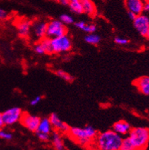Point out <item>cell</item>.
<instances>
[{
  "label": "cell",
  "instance_id": "cell-26",
  "mask_svg": "<svg viewBox=\"0 0 149 150\" xmlns=\"http://www.w3.org/2000/svg\"><path fill=\"white\" fill-rule=\"evenodd\" d=\"M34 50L35 53H37V54H40V55L46 54L45 50H44V47H43V46H42L41 44L40 43V41H37L36 44H34Z\"/></svg>",
  "mask_w": 149,
  "mask_h": 150
},
{
  "label": "cell",
  "instance_id": "cell-16",
  "mask_svg": "<svg viewBox=\"0 0 149 150\" xmlns=\"http://www.w3.org/2000/svg\"><path fill=\"white\" fill-rule=\"evenodd\" d=\"M51 139H52V143H53L55 150H66L64 142L62 138V134L56 130L53 131Z\"/></svg>",
  "mask_w": 149,
  "mask_h": 150
},
{
  "label": "cell",
  "instance_id": "cell-29",
  "mask_svg": "<svg viewBox=\"0 0 149 150\" xmlns=\"http://www.w3.org/2000/svg\"><path fill=\"white\" fill-rule=\"evenodd\" d=\"M8 13L7 12V11L0 8V21L6 20L8 18Z\"/></svg>",
  "mask_w": 149,
  "mask_h": 150
},
{
  "label": "cell",
  "instance_id": "cell-11",
  "mask_svg": "<svg viewBox=\"0 0 149 150\" xmlns=\"http://www.w3.org/2000/svg\"><path fill=\"white\" fill-rule=\"evenodd\" d=\"M125 6L128 11L136 15H141L144 12L145 0H124Z\"/></svg>",
  "mask_w": 149,
  "mask_h": 150
},
{
  "label": "cell",
  "instance_id": "cell-3",
  "mask_svg": "<svg viewBox=\"0 0 149 150\" xmlns=\"http://www.w3.org/2000/svg\"><path fill=\"white\" fill-rule=\"evenodd\" d=\"M128 137L133 145L135 150H145L149 143V128H132Z\"/></svg>",
  "mask_w": 149,
  "mask_h": 150
},
{
  "label": "cell",
  "instance_id": "cell-24",
  "mask_svg": "<svg viewBox=\"0 0 149 150\" xmlns=\"http://www.w3.org/2000/svg\"><path fill=\"white\" fill-rule=\"evenodd\" d=\"M12 137L13 136L11 132L8 131L3 128L0 129V139H4V140H11Z\"/></svg>",
  "mask_w": 149,
  "mask_h": 150
},
{
  "label": "cell",
  "instance_id": "cell-21",
  "mask_svg": "<svg viewBox=\"0 0 149 150\" xmlns=\"http://www.w3.org/2000/svg\"><path fill=\"white\" fill-rule=\"evenodd\" d=\"M56 75L58 76L59 78L62 79V80H64L67 82H72L74 80V77L72 76L66 72V71H63L62 69H59V70L56 71Z\"/></svg>",
  "mask_w": 149,
  "mask_h": 150
},
{
  "label": "cell",
  "instance_id": "cell-25",
  "mask_svg": "<svg viewBox=\"0 0 149 150\" xmlns=\"http://www.w3.org/2000/svg\"><path fill=\"white\" fill-rule=\"evenodd\" d=\"M81 30L85 31V33H88V34H94L97 30V27L94 24H87L86 23Z\"/></svg>",
  "mask_w": 149,
  "mask_h": 150
},
{
  "label": "cell",
  "instance_id": "cell-2",
  "mask_svg": "<svg viewBox=\"0 0 149 150\" xmlns=\"http://www.w3.org/2000/svg\"><path fill=\"white\" fill-rule=\"evenodd\" d=\"M70 137L81 146H89L94 142L97 135V132L92 126L85 127H70L68 133Z\"/></svg>",
  "mask_w": 149,
  "mask_h": 150
},
{
  "label": "cell",
  "instance_id": "cell-12",
  "mask_svg": "<svg viewBox=\"0 0 149 150\" xmlns=\"http://www.w3.org/2000/svg\"><path fill=\"white\" fill-rule=\"evenodd\" d=\"M133 84L141 93L145 95H149V76H142L135 80Z\"/></svg>",
  "mask_w": 149,
  "mask_h": 150
},
{
  "label": "cell",
  "instance_id": "cell-15",
  "mask_svg": "<svg viewBox=\"0 0 149 150\" xmlns=\"http://www.w3.org/2000/svg\"><path fill=\"white\" fill-rule=\"evenodd\" d=\"M53 127L50 123L49 117H44L41 118L40 124L38 126V128L37 129L36 133H45V134H49L53 133Z\"/></svg>",
  "mask_w": 149,
  "mask_h": 150
},
{
  "label": "cell",
  "instance_id": "cell-8",
  "mask_svg": "<svg viewBox=\"0 0 149 150\" xmlns=\"http://www.w3.org/2000/svg\"><path fill=\"white\" fill-rule=\"evenodd\" d=\"M47 22L42 20H37L32 22L30 33L33 37L37 40V41L41 40L47 37Z\"/></svg>",
  "mask_w": 149,
  "mask_h": 150
},
{
  "label": "cell",
  "instance_id": "cell-19",
  "mask_svg": "<svg viewBox=\"0 0 149 150\" xmlns=\"http://www.w3.org/2000/svg\"><path fill=\"white\" fill-rule=\"evenodd\" d=\"M85 40L86 43L91 45H97L100 42V38L96 34H88L85 37Z\"/></svg>",
  "mask_w": 149,
  "mask_h": 150
},
{
  "label": "cell",
  "instance_id": "cell-33",
  "mask_svg": "<svg viewBox=\"0 0 149 150\" xmlns=\"http://www.w3.org/2000/svg\"><path fill=\"white\" fill-rule=\"evenodd\" d=\"M53 1H55V2L62 4V5H64V6H68V0H53Z\"/></svg>",
  "mask_w": 149,
  "mask_h": 150
},
{
  "label": "cell",
  "instance_id": "cell-13",
  "mask_svg": "<svg viewBox=\"0 0 149 150\" xmlns=\"http://www.w3.org/2000/svg\"><path fill=\"white\" fill-rule=\"evenodd\" d=\"M132 127L128 122L125 120H119L113 125V130L120 136L129 135Z\"/></svg>",
  "mask_w": 149,
  "mask_h": 150
},
{
  "label": "cell",
  "instance_id": "cell-36",
  "mask_svg": "<svg viewBox=\"0 0 149 150\" xmlns=\"http://www.w3.org/2000/svg\"><path fill=\"white\" fill-rule=\"evenodd\" d=\"M145 38H147L148 39H149V29H148V32H147V34H146Z\"/></svg>",
  "mask_w": 149,
  "mask_h": 150
},
{
  "label": "cell",
  "instance_id": "cell-4",
  "mask_svg": "<svg viewBox=\"0 0 149 150\" xmlns=\"http://www.w3.org/2000/svg\"><path fill=\"white\" fill-rule=\"evenodd\" d=\"M72 47V40L67 34L51 39V48L53 53H67L71 50Z\"/></svg>",
  "mask_w": 149,
  "mask_h": 150
},
{
  "label": "cell",
  "instance_id": "cell-28",
  "mask_svg": "<svg viewBox=\"0 0 149 150\" xmlns=\"http://www.w3.org/2000/svg\"><path fill=\"white\" fill-rule=\"evenodd\" d=\"M37 137L39 138V139H40V141H42V142H47V141H49V139H50V136H49V134L37 133Z\"/></svg>",
  "mask_w": 149,
  "mask_h": 150
},
{
  "label": "cell",
  "instance_id": "cell-18",
  "mask_svg": "<svg viewBox=\"0 0 149 150\" xmlns=\"http://www.w3.org/2000/svg\"><path fill=\"white\" fill-rule=\"evenodd\" d=\"M68 6L71 11L76 15H81L84 13L83 8L80 0H69Z\"/></svg>",
  "mask_w": 149,
  "mask_h": 150
},
{
  "label": "cell",
  "instance_id": "cell-30",
  "mask_svg": "<svg viewBox=\"0 0 149 150\" xmlns=\"http://www.w3.org/2000/svg\"><path fill=\"white\" fill-rule=\"evenodd\" d=\"M42 100V96H40V95H38V96H36L35 98H34L30 101V105H32V106H36L37 105H38L39 103Z\"/></svg>",
  "mask_w": 149,
  "mask_h": 150
},
{
  "label": "cell",
  "instance_id": "cell-27",
  "mask_svg": "<svg viewBox=\"0 0 149 150\" xmlns=\"http://www.w3.org/2000/svg\"><path fill=\"white\" fill-rule=\"evenodd\" d=\"M114 42H115L117 44H118V45L125 46L127 45V44L129 43V40L127 38H122V37H116V38H114Z\"/></svg>",
  "mask_w": 149,
  "mask_h": 150
},
{
  "label": "cell",
  "instance_id": "cell-17",
  "mask_svg": "<svg viewBox=\"0 0 149 150\" xmlns=\"http://www.w3.org/2000/svg\"><path fill=\"white\" fill-rule=\"evenodd\" d=\"M81 6L83 8L84 13L88 15V16L94 17L97 13L96 7H95L94 2L91 0H80Z\"/></svg>",
  "mask_w": 149,
  "mask_h": 150
},
{
  "label": "cell",
  "instance_id": "cell-32",
  "mask_svg": "<svg viewBox=\"0 0 149 150\" xmlns=\"http://www.w3.org/2000/svg\"><path fill=\"white\" fill-rule=\"evenodd\" d=\"M144 11L149 13V2L148 1H145L144 4Z\"/></svg>",
  "mask_w": 149,
  "mask_h": 150
},
{
  "label": "cell",
  "instance_id": "cell-35",
  "mask_svg": "<svg viewBox=\"0 0 149 150\" xmlns=\"http://www.w3.org/2000/svg\"><path fill=\"white\" fill-rule=\"evenodd\" d=\"M3 127H4V123H3V120H2V114L0 113V129L3 128Z\"/></svg>",
  "mask_w": 149,
  "mask_h": 150
},
{
  "label": "cell",
  "instance_id": "cell-34",
  "mask_svg": "<svg viewBox=\"0 0 149 150\" xmlns=\"http://www.w3.org/2000/svg\"><path fill=\"white\" fill-rule=\"evenodd\" d=\"M128 16L132 21H133V20L136 18V17L137 15H136L134 13H132V12H130V11H128Z\"/></svg>",
  "mask_w": 149,
  "mask_h": 150
},
{
  "label": "cell",
  "instance_id": "cell-23",
  "mask_svg": "<svg viewBox=\"0 0 149 150\" xmlns=\"http://www.w3.org/2000/svg\"><path fill=\"white\" fill-rule=\"evenodd\" d=\"M59 20L62 21L65 25H72L73 23H75L74 21V18L69 15H67V14H63V15H61L60 17H59Z\"/></svg>",
  "mask_w": 149,
  "mask_h": 150
},
{
  "label": "cell",
  "instance_id": "cell-37",
  "mask_svg": "<svg viewBox=\"0 0 149 150\" xmlns=\"http://www.w3.org/2000/svg\"><path fill=\"white\" fill-rule=\"evenodd\" d=\"M145 1H148V2H149V0H145Z\"/></svg>",
  "mask_w": 149,
  "mask_h": 150
},
{
  "label": "cell",
  "instance_id": "cell-5",
  "mask_svg": "<svg viewBox=\"0 0 149 150\" xmlns=\"http://www.w3.org/2000/svg\"><path fill=\"white\" fill-rule=\"evenodd\" d=\"M68 28L60 20L53 19L47 22V37L50 39L67 34Z\"/></svg>",
  "mask_w": 149,
  "mask_h": 150
},
{
  "label": "cell",
  "instance_id": "cell-31",
  "mask_svg": "<svg viewBox=\"0 0 149 150\" xmlns=\"http://www.w3.org/2000/svg\"><path fill=\"white\" fill-rule=\"evenodd\" d=\"M74 24H75V26H76L77 28L81 30V29L83 28V27L85 26V24H86V22H85L84 21H76V22H75Z\"/></svg>",
  "mask_w": 149,
  "mask_h": 150
},
{
  "label": "cell",
  "instance_id": "cell-14",
  "mask_svg": "<svg viewBox=\"0 0 149 150\" xmlns=\"http://www.w3.org/2000/svg\"><path fill=\"white\" fill-rule=\"evenodd\" d=\"M32 22L27 19H23L19 21L17 25L18 32L19 35L22 38H27L30 34V29H31Z\"/></svg>",
  "mask_w": 149,
  "mask_h": 150
},
{
  "label": "cell",
  "instance_id": "cell-20",
  "mask_svg": "<svg viewBox=\"0 0 149 150\" xmlns=\"http://www.w3.org/2000/svg\"><path fill=\"white\" fill-rule=\"evenodd\" d=\"M40 41L41 45L43 46L44 50H45L46 54H52V48H51V39L50 38L45 37L41 40H38Z\"/></svg>",
  "mask_w": 149,
  "mask_h": 150
},
{
  "label": "cell",
  "instance_id": "cell-6",
  "mask_svg": "<svg viewBox=\"0 0 149 150\" xmlns=\"http://www.w3.org/2000/svg\"><path fill=\"white\" fill-rule=\"evenodd\" d=\"M23 110L18 107H13L2 113L4 126H12L21 121L23 116Z\"/></svg>",
  "mask_w": 149,
  "mask_h": 150
},
{
  "label": "cell",
  "instance_id": "cell-10",
  "mask_svg": "<svg viewBox=\"0 0 149 150\" xmlns=\"http://www.w3.org/2000/svg\"><path fill=\"white\" fill-rule=\"evenodd\" d=\"M49 118L51 124H52V127H53V128L55 130L59 132L61 134L62 133H63V134H68V132H69L70 127L66 123L61 120L59 117L56 114H55V113L51 114Z\"/></svg>",
  "mask_w": 149,
  "mask_h": 150
},
{
  "label": "cell",
  "instance_id": "cell-9",
  "mask_svg": "<svg viewBox=\"0 0 149 150\" xmlns=\"http://www.w3.org/2000/svg\"><path fill=\"white\" fill-rule=\"evenodd\" d=\"M133 25L136 30L142 37H145L149 29V17L147 15L141 14L137 15L133 20Z\"/></svg>",
  "mask_w": 149,
  "mask_h": 150
},
{
  "label": "cell",
  "instance_id": "cell-22",
  "mask_svg": "<svg viewBox=\"0 0 149 150\" xmlns=\"http://www.w3.org/2000/svg\"><path fill=\"white\" fill-rule=\"evenodd\" d=\"M119 150H135L134 146L131 143L130 139H129V137H126L123 139Z\"/></svg>",
  "mask_w": 149,
  "mask_h": 150
},
{
  "label": "cell",
  "instance_id": "cell-7",
  "mask_svg": "<svg viewBox=\"0 0 149 150\" xmlns=\"http://www.w3.org/2000/svg\"><path fill=\"white\" fill-rule=\"evenodd\" d=\"M41 118L36 115H32L28 113L23 114V116L21 119V124H22L25 128L31 132L36 133L38 126L40 124Z\"/></svg>",
  "mask_w": 149,
  "mask_h": 150
},
{
  "label": "cell",
  "instance_id": "cell-1",
  "mask_svg": "<svg viewBox=\"0 0 149 150\" xmlns=\"http://www.w3.org/2000/svg\"><path fill=\"white\" fill-rule=\"evenodd\" d=\"M123 138L113 129L97 133L94 140L96 150H119Z\"/></svg>",
  "mask_w": 149,
  "mask_h": 150
}]
</instances>
